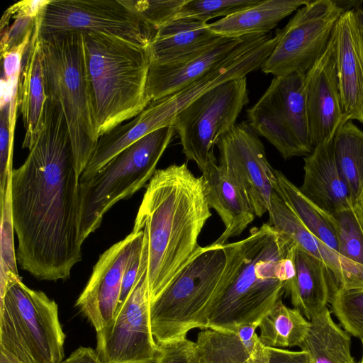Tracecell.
<instances>
[{
	"mask_svg": "<svg viewBox=\"0 0 363 363\" xmlns=\"http://www.w3.org/2000/svg\"><path fill=\"white\" fill-rule=\"evenodd\" d=\"M79 177L62 110L48 98L38 137L11 175L17 262L39 280L67 279L82 260Z\"/></svg>",
	"mask_w": 363,
	"mask_h": 363,
	"instance_id": "6da1fadb",
	"label": "cell"
},
{
	"mask_svg": "<svg viewBox=\"0 0 363 363\" xmlns=\"http://www.w3.org/2000/svg\"><path fill=\"white\" fill-rule=\"evenodd\" d=\"M210 208L203 177L186 163L157 169L148 182L132 231L143 232L150 303L200 249Z\"/></svg>",
	"mask_w": 363,
	"mask_h": 363,
	"instance_id": "7a4b0ae2",
	"label": "cell"
},
{
	"mask_svg": "<svg viewBox=\"0 0 363 363\" xmlns=\"http://www.w3.org/2000/svg\"><path fill=\"white\" fill-rule=\"evenodd\" d=\"M295 245L267 223L252 228L247 238L223 245L226 286L207 328L235 333L241 325L259 323L285 293L277 264Z\"/></svg>",
	"mask_w": 363,
	"mask_h": 363,
	"instance_id": "3957f363",
	"label": "cell"
},
{
	"mask_svg": "<svg viewBox=\"0 0 363 363\" xmlns=\"http://www.w3.org/2000/svg\"><path fill=\"white\" fill-rule=\"evenodd\" d=\"M87 88L99 138L152 101L147 47L99 32L82 33Z\"/></svg>",
	"mask_w": 363,
	"mask_h": 363,
	"instance_id": "277c9868",
	"label": "cell"
},
{
	"mask_svg": "<svg viewBox=\"0 0 363 363\" xmlns=\"http://www.w3.org/2000/svg\"><path fill=\"white\" fill-rule=\"evenodd\" d=\"M225 263L223 245L201 247L150 303L151 329L157 345L186 338L194 328H207L225 289Z\"/></svg>",
	"mask_w": 363,
	"mask_h": 363,
	"instance_id": "5b68a950",
	"label": "cell"
},
{
	"mask_svg": "<svg viewBox=\"0 0 363 363\" xmlns=\"http://www.w3.org/2000/svg\"><path fill=\"white\" fill-rule=\"evenodd\" d=\"M39 36L45 92L62 110L80 177L99 140L87 88L83 33Z\"/></svg>",
	"mask_w": 363,
	"mask_h": 363,
	"instance_id": "8992f818",
	"label": "cell"
},
{
	"mask_svg": "<svg viewBox=\"0 0 363 363\" xmlns=\"http://www.w3.org/2000/svg\"><path fill=\"white\" fill-rule=\"evenodd\" d=\"M176 133L174 123L157 129L111 160L91 177L80 179V238L85 240L119 201L131 197L150 182Z\"/></svg>",
	"mask_w": 363,
	"mask_h": 363,
	"instance_id": "52a82bcc",
	"label": "cell"
},
{
	"mask_svg": "<svg viewBox=\"0 0 363 363\" xmlns=\"http://www.w3.org/2000/svg\"><path fill=\"white\" fill-rule=\"evenodd\" d=\"M65 340L55 301L13 276L1 294L0 348L21 363H61Z\"/></svg>",
	"mask_w": 363,
	"mask_h": 363,
	"instance_id": "ba28073f",
	"label": "cell"
},
{
	"mask_svg": "<svg viewBox=\"0 0 363 363\" xmlns=\"http://www.w3.org/2000/svg\"><path fill=\"white\" fill-rule=\"evenodd\" d=\"M247 79H234L211 89L185 108L174 120L182 152L201 172L217 162L214 147L218 139L236 124L249 102Z\"/></svg>",
	"mask_w": 363,
	"mask_h": 363,
	"instance_id": "9c48e42d",
	"label": "cell"
},
{
	"mask_svg": "<svg viewBox=\"0 0 363 363\" xmlns=\"http://www.w3.org/2000/svg\"><path fill=\"white\" fill-rule=\"evenodd\" d=\"M305 74L274 77L260 99L247 110V123L265 138L285 159L306 156L311 143L306 99Z\"/></svg>",
	"mask_w": 363,
	"mask_h": 363,
	"instance_id": "30bf717a",
	"label": "cell"
},
{
	"mask_svg": "<svg viewBox=\"0 0 363 363\" xmlns=\"http://www.w3.org/2000/svg\"><path fill=\"white\" fill-rule=\"evenodd\" d=\"M346 10L336 1H311L280 30L279 41L262 71L274 77L306 74L326 50Z\"/></svg>",
	"mask_w": 363,
	"mask_h": 363,
	"instance_id": "8fae6325",
	"label": "cell"
},
{
	"mask_svg": "<svg viewBox=\"0 0 363 363\" xmlns=\"http://www.w3.org/2000/svg\"><path fill=\"white\" fill-rule=\"evenodd\" d=\"M147 256L143 242L141 266L132 290L114 317L96 332V352L103 363H156L160 347L151 329Z\"/></svg>",
	"mask_w": 363,
	"mask_h": 363,
	"instance_id": "7c38bea8",
	"label": "cell"
},
{
	"mask_svg": "<svg viewBox=\"0 0 363 363\" xmlns=\"http://www.w3.org/2000/svg\"><path fill=\"white\" fill-rule=\"evenodd\" d=\"M39 35L99 32L147 47L156 33L123 0H49L38 17Z\"/></svg>",
	"mask_w": 363,
	"mask_h": 363,
	"instance_id": "4fadbf2b",
	"label": "cell"
},
{
	"mask_svg": "<svg viewBox=\"0 0 363 363\" xmlns=\"http://www.w3.org/2000/svg\"><path fill=\"white\" fill-rule=\"evenodd\" d=\"M219 165L236 183L255 216L268 212L276 182L264 146L247 122L235 125L217 141Z\"/></svg>",
	"mask_w": 363,
	"mask_h": 363,
	"instance_id": "5bb4252c",
	"label": "cell"
},
{
	"mask_svg": "<svg viewBox=\"0 0 363 363\" xmlns=\"http://www.w3.org/2000/svg\"><path fill=\"white\" fill-rule=\"evenodd\" d=\"M143 232H131L102 253L75 306L96 332L113 317L119 303L125 270L143 246Z\"/></svg>",
	"mask_w": 363,
	"mask_h": 363,
	"instance_id": "9a60e30c",
	"label": "cell"
},
{
	"mask_svg": "<svg viewBox=\"0 0 363 363\" xmlns=\"http://www.w3.org/2000/svg\"><path fill=\"white\" fill-rule=\"evenodd\" d=\"M303 87L313 150L347 121L343 116L338 86L334 32L324 53L305 74Z\"/></svg>",
	"mask_w": 363,
	"mask_h": 363,
	"instance_id": "2e32d148",
	"label": "cell"
},
{
	"mask_svg": "<svg viewBox=\"0 0 363 363\" xmlns=\"http://www.w3.org/2000/svg\"><path fill=\"white\" fill-rule=\"evenodd\" d=\"M336 69L343 116L363 125V35L354 8L346 10L335 30Z\"/></svg>",
	"mask_w": 363,
	"mask_h": 363,
	"instance_id": "e0dca14e",
	"label": "cell"
},
{
	"mask_svg": "<svg viewBox=\"0 0 363 363\" xmlns=\"http://www.w3.org/2000/svg\"><path fill=\"white\" fill-rule=\"evenodd\" d=\"M335 134L304 157L303 182L299 188L307 199L328 214L353 208L350 192L335 160Z\"/></svg>",
	"mask_w": 363,
	"mask_h": 363,
	"instance_id": "ac0fdd59",
	"label": "cell"
},
{
	"mask_svg": "<svg viewBox=\"0 0 363 363\" xmlns=\"http://www.w3.org/2000/svg\"><path fill=\"white\" fill-rule=\"evenodd\" d=\"M243 38L221 37L211 45L178 61L150 63L147 96L151 101L157 100L191 84L228 57Z\"/></svg>",
	"mask_w": 363,
	"mask_h": 363,
	"instance_id": "d6986e66",
	"label": "cell"
},
{
	"mask_svg": "<svg viewBox=\"0 0 363 363\" xmlns=\"http://www.w3.org/2000/svg\"><path fill=\"white\" fill-rule=\"evenodd\" d=\"M201 172L208 206L219 215L225 226L213 244L223 245L230 238L239 236L255 215L241 189L217 162L210 164Z\"/></svg>",
	"mask_w": 363,
	"mask_h": 363,
	"instance_id": "ffe728a7",
	"label": "cell"
},
{
	"mask_svg": "<svg viewBox=\"0 0 363 363\" xmlns=\"http://www.w3.org/2000/svg\"><path fill=\"white\" fill-rule=\"evenodd\" d=\"M23 62L18 100L26 130L22 147L30 150L42 128L48 99L40 52L38 18Z\"/></svg>",
	"mask_w": 363,
	"mask_h": 363,
	"instance_id": "44dd1931",
	"label": "cell"
},
{
	"mask_svg": "<svg viewBox=\"0 0 363 363\" xmlns=\"http://www.w3.org/2000/svg\"><path fill=\"white\" fill-rule=\"evenodd\" d=\"M222 36L204 23L191 18H173L152 39L147 50L150 63L166 64L194 55Z\"/></svg>",
	"mask_w": 363,
	"mask_h": 363,
	"instance_id": "7402d4cb",
	"label": "cell"
},
{
	"mask_svg": "<svg viewBox=\"0 0 363 363\" xmlns=\"http://www.w3.org/2000/svg\"><path fill=\"white\" fill-rule=\"evenodd\" d=\"M295 275L285 283V294L294 308L310 320L327 307L329 284L323 262L297 245L294 251Z\"/></svg>",
	"mask_w": 363,
	"mask_h": 363,
	"instance_id": "603a6c76",
	"label": "cell"
},
{
	"mask_svg": "<svg viewBox=\"0 0 363 363\" xmlns=\"http://www.w3.org/2000/svg\"><path fill=\"white\" fill-rule=\"evenodd\" d=\"M309 0H262L258 4L208 23L216 35L241 38L266 34Z\"/></svg>",
	"mask_w": 363,
	"mask_h": 363,
	"instance_id": "cb8c5ba5",
	"label": "cell"
},
{
	"mask_svg": "<svg viewBox=\"0 0 363 363\" xmlns=\"http://www.w3.org/2000/svg\"><path fill=\"white\" fill-rule=\"evenodd\" d=\"M308 333L299 346L311 363H356L351 352V339L332 318L326 307L310 320Z\"/></svg>",
	"mask_w": 363,
	"mask_h": 363,
	"instance_id": "d4e9b609",
	"label": "cell"
},
{
	"mask_svg": "<svg viewBox=\"0 0 363 363\" xmlns=\"http://www.w3.org/2000/svg\"><path fill=\"white\" fill-rule=\"evenodd\" d=\"M258 328L259 338L265 346L282 349L299 347L308 333L310 321L281 298L263 316Z\"/></svg>",
	"mask_w": 363,
	"mask_h": 363,
	"instance_id": "484cf974",
	"label": "cell"
},
{
	"mask_svg": "<svg viewBox=\"0 0 363 363\" xmlns=\"http://www.w3.org/2000/svg\"><path fill=\"white\" fill-rule=\"evenodd\" d=\"M274 191L305 227L319 240L338 252L335 230L327 213L307 199L280 170L275 169Z\"/></svg>",
	"mask_w": 363,
	"mask_h": 363,
	"instance_id": "4316f807",
	"label": "cell"
},
{
	"mask_svg": "<svg viewBox=\"0 0 363 363\" xmlns=\"http://www.w3.org/2000/svg\"><path fill=\"white\" fill-rule=\"evenodd\" d=\"M334 155L354 205L363 192V130L352 121L345 122L338 128Z\"/></svg>",
	"mask_w": 363,
	"mask_h": 363,
	"instance_id": "83f0119b",
	"label": "cell"
},
{
	"mask_svg": "<svg viewBox=\"0 0 363 363\" xmlns=\"http://www.w3.org/2000/svg\"><path fill=\"white\" fill-rule=\"evenodd\" d=\"M196 363H271L269 349L250 357L235 333L203 329L199 333Z\"/></svg>",
	"mask_w": 363,
	"mask_h": 363,
	"instance_id": "f1b7e54d",
	"label": "cell"
},
{
	"mask_svg": "<svg viewBox=\"0 0 363 363\" xmlns=\"http://www.w3.org/2000/svg\"><path fill=\"white\" fill-rule=\"evenodd\" d=\"M268 224L289 238L298 247L322 261L320 241L303 224L275 191L268 211Z\"/></svg>",
	"mask_w": 363,
	"mask_h": 363,
	"instance_id": "f546056e",
	"label": "cell"
},
{
	"mask_svg": "<svg viewBox=\"0 0 363 363\" xmlns=\"http://www.w3.org/2000/svg\"><path fill=\"white\" fill-rule=\"evenodd\" d=\"M13 169L9 170L4 199L0 203L1 211L0 252L1 294L4 292L8 281L13 276L19 277L13 239V232L15 230L13 220L11 194V175Z\"/></svg>",
	"mask_w": 363,
	"mask_h": 363,
	"instance_id": "4dcf8cb0",
	"label": "cell"
},
{
	"mask_svg": "<svg viewBox=\"0 0 363 363\" xmlns=\"http://www.w3.org/2000/svg\"><path fill=\"white\" fill-rule=\"evenodd\" d=\"M327 216L336 235L338 253L363 265V231L353 208Z\"/></svg>",
	"mask_w": 363,
	"mask_h": 363,
	"instance_id": "1f68e13d",
	"label": "cell"
},
{
	"mask_svg": "<svg viewBox=\"0 0 363 363\" xmlns=\"http://www.w3.org/2000/svg\"><path fill=\"white\" fill-rule=\"evenodd\" d=\"M329 303L345 330L363 340V288L339 289L332 294Z\"/></svg>",
	"mask_w": 363,
	"mask_h": 363,
	"instance_id": "d6a6232c",
	"label": "cell"
},
{
	"mask_svg": "<svg viewBox=\"0 0 363 363\" xmlns=\"http://www.w3.org/2000/svg\"><path fill=\"white\" fill-rule=\"evenodd\" d=\"M261 1L262 0H186L173 18H191L208 23L212 18L233 15Z\"/></svg>",
	"mask_w": 363,
	"mask_h": 363,
	"instance_id": "836d02e7",
	"label": "cell"
},
{
	"mask_svg": "<svg viewBox=\"0 0 363 363\" xmlns=\"http://www.w3.org/2000/svg\"><path fill=\"white\" fill-rule=\"evenodd\" d=\"M4 13L14 21L11 26L1 30V55L21 44L34 30L38 18L33 16L26 1L11 5Z\"/></svg>",
	"mask_w": 363,
	"mask_h": 363,
	"instance_id": "e575fe53",
	"label": "cell"
},
{
	"mask_svg": "<svg viewBox=\"0 0 363 363\" xmlns=\"http://www.w3.org/2000/svg\"><path fill=\"white\" fill-rule=\"evenodd\" d=\"M124 3L155 33L171 20L186 0H123Z\"/></svg>",
	"mask_w": 363,
	"mask_h": 363,
	"instance_id": "d590c367",
	"label": "cell"
},
{
	"mask_svg": "<svg viewBox=\"0 0 363 363\" xmlns=\"http://www.w3.org/2000/svg\"><path fill=\"white\" fill-rule=\"evenodd\" d=\"M10 101H0V203L3 201L9 170L13 169V152L10 148Z\"/></svg>",
	"mask_w": 363,
	"mask_h": 363,
	"instance_id": "8d00e7d4",
	"label": "cell"
},
{
	"mask_svg": "<svg viewBox=\"0 0 363 363\" xmlns=\"http://www.w3.org/2000/svg\"><path fill=\"white\" fill-rule=\"evenodd\" d=\"M158 345L156 363H196V341L186 337Z\"/></svg>",
	"mask_w": 363,
	"mask_h": 363,
	"instance_id": "74e56055",
	"label": "cell"
},
{
	"mask_svg": "<svg viewBox=\"0 0 363 363\" xmlns=\"http://www.w3.org/2000/svg\"><path fill=\"white\" fill-rule=\"evenodd\" d=\"M33 31L34 30L30 32L21 44L1 55L3 60L2 77L4 79H9L21 74L23 57L31 40Z\"/></svg>",
	"mask_w": 363,
	"mask_h": 363,
	"instance_id": "f35d334b",
	"label": "cell"
},
{
	"mask_svg": "<svg viewBox=\"0 0 363 363\" xmlns=\"http://www.w3.org/2000/svg\"><path fill=\"white\" fill-rule=\"evenodd\" d=\"M142 250L143 246L134 255L125 270L118 305L127 298L138 279L142 262Z\"/></svg>",
	"mask_w": 363,
	"mask_h": 363,
	"instance_id": "ab89813d",
	"label": "cell"
},
{
	"mask_svg": "<svg viewBox=\"0 0 363 363\" xmlns=\"http://www.w3.org/2000/svg\"><path fill=\"white\" fill-rule=\"evenodd\" d=\"M61 363H103L96 350L91 347H79Z\"/></svg>",
	"mask_w": 363,
	"mask_h": 363,
	"instance_id": "60d3db41",
	"label": "cell"
},
{
	"mask_svg": "<svg viewBox=\"0 0 363 363\" xmlns=\"http://www.w3.org/2000/svg\"><path fill=\"white\" fill-rule=\"evenodd\" d=\"M353 209L363 231V192L354 203Z\"/></svg>",
	"mask_w": 363,
	"mask_h": 363,
	"instance_id": "b9f144b4",
	"label": "cell"
},
{
	"mask_svg": "<svg viewBox=\"0 0 363 363\" xmlns=\"http://www.w3.org/2000/svg\"><path fill=\"white\" fill-rule=\"evenodd\" d=\"M0 363H21L14 356L0 348Z\"/></svg>",
	"mask_w": 363,
	"mask_h": 363,
	"instance_id": "7bdbcfd3",
	"label": "cell"
},
{
	"mask_svg": "<svg viewBox=\"0 0 363 363\" xmlns=\"http://www.w3.org/2000/svg\"><path fill=\"white\" fill-rule=\"evenodd\" d=\"M354 11H355L357 23H358L359 28L363 35V8L358 7V6L355 7Z\"/></svg>",
	"mask_w": 363,
	"mask_h": 363,
	"instance_id": "ee69618b",
	"label": "cell"
},
{
	"mask_svg": "<svg viewBox=\"0 0 363 363\" xmlns=\"http://www.w3.org/2000/svg\"><path fill=\"white\" fill-rule=\"evenodd\" d=\"M357 363H363V353H362V358H361L360 361L359 362H357Z\"/></svg>",
	"mask_w": 363,
	"mask_h": 363,
	"instance_id": "f6af8a7d",
	"label": "cell"
},
{
	"mask_svg": "<svg viewBox=\"0 0 363 363\" xmlns=\"http://www.w3.org/2000/svg\"><path fill=\"white\" fill-rule=\"evenodd\" d=\"M362 341V345H363V340H361Z\"/></svg>",
	"mask_w": 363,
	"mask_h": 363,
	"instance_id": "bcb514c9",
	"label": "cell"
}]
</instances>
